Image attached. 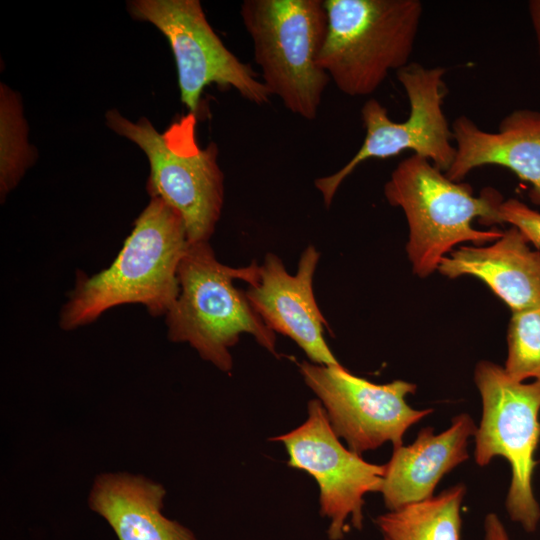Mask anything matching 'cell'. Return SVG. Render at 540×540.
Returning a JSON list of instances; mask_svg holds the SVG:
<instances>
[{
  "mask_svg": "<svg viewBox=\"0 0 540 540\" xmlns=\"http://www.w3.org/2000/svg\"><path fill=\"white\" fill-rule=\"evenodd\" d=\"M188 246L182 216L160 198H151L111 265L92 276L78 272L60 310V328L86 326L125 304H141L151 316H165L179 295L177 271Z\"/></svg>",
  "mask_w": 540,
  "mask_h": 540,
  "instance_id": "1",
  "label": "cell"
},
{
  "mask_svg": "<svg viewBox=\"0 0 540 540\" xmlns=\"http://www.w3.org/2000/svg\"><path fill=\"white\" fill-rule=\"evenodd\" d=\"M179 295L165 315L168 339L188 343L200 357L230 372V348L242 334L255 338L276 354V336L255 312L234 280L253 285L259 280L256 261L233 268L220 263L209 242L190 244L177 271Z\"/></svg>",
  "mask_w": 540,
  "mask_h": 540,
  "instance_id": "2",
  "label": "cell"
},
{
  "mask_svg": "<svg viewBox=\"0 0 540 540\" xmlns=\"http://www.w3.org/2000/svg\"><path fill=\"white\" fill-rule=\"evenodd\" d=\"M390 205L400 207L407 219L409 239L406 246L413 271L421 278L433 273L455 245H475L496 241L498 229L477 230L482 224L499 223V207L504 201L494 189L475 196L472 187L450 180L429 160L418 155L403 159L384 186Z\"/></svg>",
  "mask_w": 540,
  "mask_h": 540,
  "instance_id": "3",
  "label": "cell"
},
{
  "mask_svg": "<svg viewBox=\"0 0 540 540\" xmlns=\"http://www.w3.org/2000/svg\"><path fill=\"white\" fill-rule=\"evenodd\" d=\"M324 6L319 63L342 93L370 95L390 71L410 63L423 14L419 0H325Z\"/></svg>",
  "mask_w": 540,
  "mask_h": 540,
  "instance_id": "4",
  "label": "cell"
},
{
  "mask_svg": "<svg viewBox=\"0 0 540 540\" xmlns=\"http://www.w3.org/2000/svg\"><path fill=\"white\" fill-rule=\"evenodd\" d=\"M240 15L270 95L290 112L315 119L331 81L319 63L328 23L324 1L245 0Z\"/></svg>",
  "mask_w": 540,
  "mask_h": 540,
  "instance_id": "5",
  "label": "cell"
},
{
  "mask_svg": "<svg viewBox=\"0 0 540 540\" xmlns=\"http://www.w3.org/2000/svg\"><path fill=\"white\" fill-rule=\"evenodd\" d=\"M105 120L113 132L145 153L151 198H160L182 216L190 244L208 242L223 207L224 176L217 162V145L211 142L202 149L195 140L194 114L164 134L147 118L131 121L117 109L108 110Z\"/></svg>",
  "mask_w": 540,
  "mask_h": 540,
  "instance_id": "6",
  "label": "cell"
},
{
  "mask_svg": "<svg viewBox=\"0 0 540 540\" xmlns=\"http://www.w3.org/2000/svg\"><path fill=\"white\" fill-rule=\"evenodd\" d=\"M475 383L482 399V419L475 433V461L488 465L494 457L511 467L506 509L527 532L536 530L540 507L532 490L534 459L540 440V381L513 380L503 367L477 364Z\"/></svg>",
  "mask_w": 540,
  "mask_h": 540,
  "instance_id": "7",
  "label": "cell"
},
{
  "mask_svg": "<svg viewBox=\"0 0 540 540\" xmlns=\"http://www.w3.org/2000/svg\"><path fill=\"white\" fill-rule=\"evenodd\" d=\"M444 67H425L410 62L396 72L405 90L410 113L404 122H395L376 99L367 100L361 109L365 137L354 156L335 173L318 178L315 186L329 207L339 186L362 162L394 157L411 150L429 160L444 173L455 157L453 133L443 111L447 94Z\"/></svg>",
  "mask_w": 540,
  "mask_h": 540,
  "instance_id": "8",
  "label": "cell"
},
{
  "mask_svg": "<svg viewBox=\"0 0 540 540\" xmlns=\"http://www.w3.org/2000/svg\"><path fill=\"white\" fill-rule=\"evenodd\" d=\"M129 14L155 26L168 40L178 75L182 103L197 112L208 85L233 87L257 105L269 102L270 93L250 65L242 62L210 26L198 0H132Z\"/></svg>",
  "mask_w": 540,
  "mask_h": 540,
  "instance_id": "9",
  "label": "cell"
},
{
  "mask_svg": "<svg viewBox=\"0 0 540 540\" xmlns=\"http://www.w3.org/2000/svg\"><path fill=\"white\" fill-rule=\"evenodd\" d=\"M307 386L316 394L330 425L350 450L361 455L386 442L403 445L405 432L433 412L417 410L406 402L416 385L395 380L376 384L347 371L341 364H299Z\"/></svg>",
  "mask_w": 540,
  "mask_h": 540,
  "instance_id": "10",
  "label": "cell"
},
{
  "mask_svg": "<svg viewBox=\"0 0 540 540\" xmlns=\"http://www.w3.org/2000/svg\"><path fill=\"white\" fill-rule=\"evenodd\" d=\"M270 440L283 443L288 466L307 472L317 482L320 514L329 519L330 540L344 537L348 521L362 528L364 496L380 491L385 465L369 463L344 447L318 399L309 401L303 424Z\"/></svg>",
  "mask_w": 540,
  "mask_h": 540,
  "instance_id": "11",
  "label": "cell"
},
{
  "mask_svg": "<svg viewBox=\"0 0 540 540\" xmlns=\"http://www.w3.org/2000/svg\"><path fill=\"white\" fill-rule=\"evenodd\" d=\"M320 253L309 245L291 275L282 260L267 253L259 266V280L245 292L248 301L273 332L292 339L312 363L340 365L324 338L326 320L313 293V277Z\"/></svg>",
  "mask_w": 540,
  "mask_h": 540,
  "instance_id": "12",
  "label": "cell"
},
{
  "mask_svg": "<svg viewBox=\"0 0 540 540\" xmlns=\"http://www.w3.org/2000/svg\"><path fill=\"white\" fill-rule=\"evenodd\" d=\"M451 129L455 157L445 172L450 180L462 182L486 165L505 167L530 185V198L540 204V111L513 110L496 132L482 130L465 115L457 117Z\"/></svg>",
  "mask_w": 540,
  "mask_h": 540,
  "instance_id": "13",
  "label": "cell"
},
{
  "mask_svg": "<svg viewBox=\"0 0 540 540\" xmlns=\"http://www.w3.org/2000/svg\"><path fill=\"white\" fill-rule=\"evenodd\" d=\"M476 430L468 414H459L442 433L426 427L412 444L395 447L384 464L379 491L386 508L393 511L432 497L442 477L469 458L468 440Z\"/></svg>",
  "mask_w": 540,
  "mask_h": 540,
  "instance_id": "14",
  "label": "cell"
},
{
  "mask_svg": "<svg viewBox=\"0 0 540 540\" xmlns=\"http://www.w3.org/2000/svg\"><path fill=\"white\" fill-rule=\"evenodd\" d=\"M511 226L489 246H462L445 256L438 271L448 277L471 275L485 282L512 312L540 305V251Z\"/></svg>",
  "mask_w": 540,
  "mask_h": 540,
  "instance_id": "15",
  "label": "cell"
},
{
  "mask_svg": "<svg viewBox=\"0 0 540 540\" xmlns=\"http://www.w3.org/2000/svg\"><path fill=\"white\" fill-rule=\"evenodd\" d=\"M165 496L162 484L143 475L105 472L95 477L88 506L118 540H198L189 528L162 513Z\"/></svg>",
  "mask_w": 540,
  "mask_h": 540,
  "instance_id": "16",
  "label": "cell"
},
{
  "mask_svg": "<svg viewBox=\"0 0 540 540\" xmlns=\"http://www.w3.org/2000/svg\"><path fill=\"white\" fill-rule=\"evenodd\" d=\"M463 484L439 495L388 511L375 520L383 540H460Z\"/></svg>",
  "mask_w": 540,
  "mask_h": 540,
  "instance_id": "17",
  "label": "cell"
},
{
  "mask_svg": "<svg viewBox=\"0 0 540 540\" xmlns=\"http://www.w3.org/2000/svg\"><path fill=\"white\" fill-rule=\"evenodd\" d=\"M37 156L28 140L20 95L0 85V197L13 190Z\"/></svg>",
  "mask_w": 540,
  "mask_h": 540,
  "instance_id": "18",
  "label": "cell"
},
{
  "mask_svg": "<svg viewBox=\"0 0 540 540\" xmlns=\"http://www.w3.org/2000/svg\"><path fill=\"white\" fill-rule=\"evenodd\" d=\"M505 372L515 381H540V305L512 312Z\"/></svg>",
  "mask_w": 540,
  "mask_h": 540,
  "instance_id": "19",
  "label": "cell"
},
{
  "mask_svg": "<svg viewBox=\"0 0 540 540\" xmlns=\"http://www.w3.org/2000/svg\"><path fill=\"white\" fill-rule=\"evenodd\" d=\"M499 223H509L520 230L530 244L540 249V212L524 202L510 198L499 207Z\"/></svg>",
  "mask_w": 540,
  "mask_h": 540,
  "instance_id": "20",
  "label": "cell"
},
{
  "mask_svg": "<svg viewBox=\"0 0 540 540\" xmlns=\"http://www.w3.org/2000/svg\"><path fill=\"white\" fill-rule=\"evenodd\" d=\"M484 540H510L504 525L495 513H489L485 518Z\"/></svg>",
  "mask_w": 540,
  "mask_h": 540,
  "instance_id": "21",
  "label": "cell"
},
{
  "mask_svg": "<svg viewBox=\"0 0 540 540\" xmlns=\"http://www.w3.org/2000/svg\"><path fill=\"white\" fill-rule=\"evenodd\" d=\"M528 11L532 27L535 33L538 51L540 55V0H531L528 2Z\"/></svg>",
  "mask_w": 540,
  "mask_h": 540,
  "instance_id": "22",
  "label": "cell"
}]
</instances>
